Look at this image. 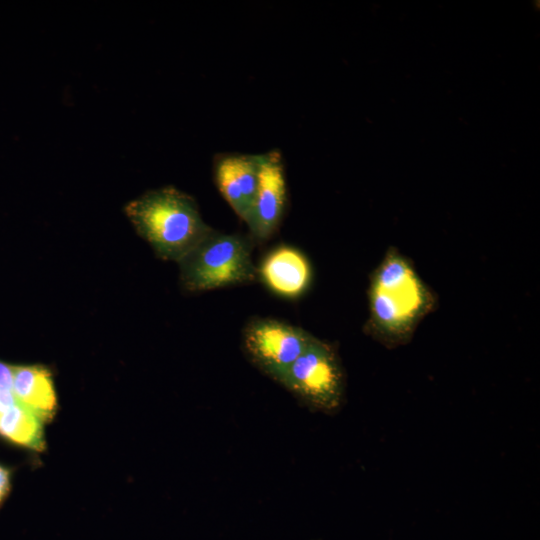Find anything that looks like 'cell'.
Returning <instances> with one entry per match:
<instances>
[{
    "mask_svg": "<svg viewBox=\"0 0 540 540\" xmlns=\"http://www.w3.org/2000/svg\"><path fill=\"white\" fill-rule=\"evenodd\" d=\"M433 304L411 264L391 248L371 277L367 332L389 348L406 344Z\"/></svg>",
    "mask_w": 540,
    "mask_h": 540,
    "instance_id": "cell-1",
    "label": "cell"
},
{
    "mask_svg": "<svg viewBox=\"0 0 540 540\" xmlns=\"http://www.w3.org/2000/svg\"><path fill=\"white\" fill-rule=\"evenodd\" d=\"M125 212L138 234L165 260L179 262L213 229L194 199L174 187L143 194L129 202Z\"/></svg>",
    "mask_w": 540,
    "mask_h": 540,
    "instance_id": "cell-2",
    "label": "cell"
},
{
    "mask_svg": "<svg viewBox=\"0 0 540 540\" xmlns=\"http://www.w3.org/2000/svg\"><path fill=\"white\" fill-rule=\"evenodd\" d=\"M178 263L181 283L191 292L246 284L257 278L250 242L239 234L214 229Z\"/></svg>",
    "mask_w": 540,
    "mask_h": 540,
    "instance_id": "cell-3",
    "label": "cell"
},
{
    "mask_svg": "<svg viewBox=\"0 0 540 540\" xmlns=\"http://www.w3.org/2000/svg\"><path fill=\"white\" fill-rule=\"evenodd\" d=\"M312 412L336 414L345 400V374L334 348L314 338L279 383Z\"/></svg>",
    "mask_w": 540,
    "mask_h": 540,
    "instance_id": "cell-4",
    "label": "cell"
},
{
    "mask_svg": "<svg viewBox=\"0 0 540 540\" xmlns=\"http://www.w3.org/2000/svg\"><path fill=\"white\" fill-rule=\"evenodd\" d=\"M314 338L304 329L286 322L257 318L245 326L242 347L254 366L280 383Z\"/></svg>",
    "mask_w": 540,
    "mask_h": 540,
    "instance_id": "cell-5",
    "label": "cell"
},
{
    "mask_svg": "<svg viewBox=\"0 0 540 540\" xmlns=\"http://www.w3.org/2000/svg\"><path fill=\"white\" fill-rule=\"evenodd\" d=\"M286 201V182L280 154L259 155V177L254 203L246 222L253 237L267 240L277 229Z\"/></svg>",
    "mask_w": 540,
    "mask_h": 540,
    "instance_id": "cell-6",
    "label": "cell"
},
{
    "mask_svg": "<svg viewBox=\"0 0 540 540\" xmlns=\"http://www.w3.org/2000/svg\"><path fill=\"white\" fill-rule=\"evenodd\" d=\"M259 155H227L215 165V182L233 211L247 222L257 191Z\"/></svg>",
    "mask_w": 540,
    "mask_h": 540,
    "instance_id": "cell-7",
    "label": "cell"
},
{
    "mask_svg": "<svg viewBox=\"0 0 540 540\" xmlns=\"http://www.w3.org/2000/svg\"><path fill=\"white\" fill-rule=\"evenodd\" d=\"M257 277L274 294L297 298L309 287L312 270L306 256L291 246H279L269 252L257 268Z\"/></svg>",
    "mask_w": 540,
    "mask_h": 540,
    "instance_id": "cell-8",
    "label": "cell"
},
{
    "mask_svg": "<svg viewBox=\"0 0 540 540\" xmlns=\"http://www.w3.org/2000/svg\"><path fill=\"white\" fill-rule=\"evenodd\" d=\"M13 392L20 404L35 413L44 423L57 410V397L50 371L44 366H12Z\"/></svg>",
    "mask_w": 540,
    "mask_h": 540,
    "instance_id": "cell-9",
    "label": "cell"
},
{
    "mask_svg": "<svg viewBox=\"0 0 540 540\" xmlns=\"http://www.w3.org/2000/svg\"><path fill=\"white\" fill-rule=\"evenodd\" d=\"M44 422L31 410L17 404L0 420V436L34 451L45 448Z\"/></svg>",
    "mask_w": 540,
    "mask_h": 540,
    "instance_id": "cell-10",
    "label": "cell"
},
{
    "mask_svg": "<svg viewBox=\"0 0 540 540\" xmlns=\"http://www.w3.org/2000/svg\"><path fill=\"white\" fill-rule=\"evenodd\" d=\"M12 366L0 362V420L17 404L12 387Z\"/></svg>",
    "mask_w": 540,
    "mask_h": 540,
    "instance_id": "cell-11",
    "label": "cell"
},
{
    "mask_svg": "<svg viewBox=\"0 0 540 540\" xmlns=\"http://www.w3.org/2000/svg\"><path fill=\"white\" fill-rule=\"evenodd\" d=\"M11 486V474L10 471L0 464V503L4 500L8 494Z\"/></svg>",
    "mask_w": 540,
    "mask_h": 540,
    "instance_id": "cell-12",
    "label": "cell"
}]
</instances>
